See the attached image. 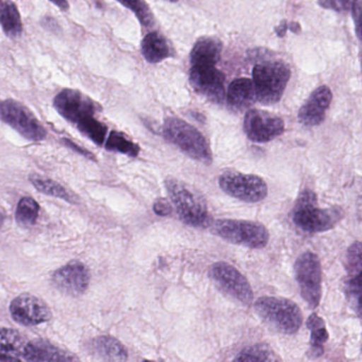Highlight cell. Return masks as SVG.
<instances>
[{
	"label": "cell",
	"mask_w": 362,
	"mask_h": 362,
	"mask_svg": "<svg viewBox=\"0 0 362 362\" xmlns=\"http://www.w3.org/2000/svg\"><path fill=\"white\" fill-rule=\"evenodd\" d=\"M317 3L324 9L334 10L337 12H346L351 10L354 0H317Z\"/></svg>",
	"instance_id": "32"
},
{
	"label": "cell",
	"mask_w": 362,
	"mask_h": 362,
	"mask_svg": "<svg viewBox=\"0 0 362 362\" xmlns=\"http://www.w3.org/2000/svg\"><path fill=\"white\" fill-rule=\"evenodd\" d=\"M209 275L223 293L245 305L253 303L254 292L247 277L232 264L217 262L211 264Z\"/></svg>",
	"instance_id": "10"
},
{
	"label": "cell",
	"mask_w": 362,
	"mask_h": 362,
	"mask_svg": "<svg viewBox=\"0 0 362 362\" xmlns=\"http://www.w3.org/2000/svg\"><path fill=\"white\" fill-rule=\"evenodd\" d=\"M243 129L250 141L262 144L281 136L285 131V124L273 114L253 109L245 114Z\"/></svg>",
	"instance_id": "12"
},
{
	"label": "cell",
	"mask_w": 362,
	"mask_h": 362,
	"mask_svg": "<svg viewBox=\"0 0 362 362\" xmlns=\"http://www.w3.org/2000/svg\"><path fill=\"white\" fill-rule=\"evenodd\" d=\"M222 43L216 37L198 40L190 52L192 66H216L221 58Z\"/></svg>",
	"instance_id": "19"
},
{
	"label": "cell",
	"mask_w": 362,
	"mask_h": 362,
	"mask_svg": "<svg viewBox=\"0 0 362 362\" xmlns=\"http://www.w3.org/2000/svg\"><path fill=\"white\" fill-rule=\"evenodd\" d=\"M235 361H277L279 359L270 346L266 344H255L245 347L236 357Z\"/></svg>",
	"instance_id": "29"
},
{
	"label": "cell",
	"mask_w": 362,
	"mask_h": 362,
	"mask_svg": "<svg viewBox=\"0 0 362 362\" xmlns=\"http://www.w3.org/2000/svg\"><path fill=\"white\" fill-rule=\"evenodd\" d=\"M219 186L228 196L243 202H260L268 196V185L256 175L226 171L220 175Z\"/></svg>",
	"instance_id": "9"
},
{
	"label": "cell",
	"mask_w": 362,
	"mask_h": 362,
	"mask_svg": "<svg viewBox=\"0 0 362 362\" xmlns=\"http://www.w3.org/2000/svg\"><path fill=\"white\" fill-rule=\"evenodd\" d=\"M105 148L109 151L119 152L130 158H136L139 154V147L128 139L124 133L112 131L105 141Z\"/></svg>",
	"instance_id": "26"
},
{
	"label": "cell",
	"mask_w": 362,
	"mask_h": 362,
	"mask_svg": "<svg viewBox=\"0 0 362 362\" xmlns=\"http://www.w3.org/2000/svg\"><path fill=\"white\" fill-rule=\"evenodd\" d=\"M54 107L63 118L74 124L96 116L101 111L99 103L80 90L71 88H65L54 97Z\"/></svg>",
	"instance_id": "11"
},
{
	"label": "cell",
	"mask_w": 362,
	"mask_h": 362,
	"mask_svg": "<svg viewBox=\"0 0 362 362\" xmlns=\"http://www.w3.org/2000/svg\"><path fill=\"white\" fill-rule=\"evenodd\" d=\"M190 84L200 96L221 105L226 100V76L215 66H192Z\"/></svg>",
	"instance_id": "13"
},
{
	"label": "cell",
	"mask_w": 362,
	"mask_h": 362,
	"mask_svg": "<svg viewBox=\"0 0 362 362\" xmlns=\"http://www.w3.org/2000/svg\"><path fill=\"white\" fill-rule=\"evenodd\" d=\"M93 349L100 359L109 361H126L128 351L117 339L110 336H101L94 340Z\"/></svg>",
	"instance_id": "22"
},
{
	"label": "cell",
	"mask_w": 362,
	"mask_h": 362,
	"mask_svg": "<svg viewBox=\"0 0 362 362\" xmlns=\"http://www.w3.org/2000/svg\"><path fill=\"white\" fill-rule=\"evenodd\" d=\"M62 143L64 144L66 147L71 148V149L74 150V151L78 152V153L83 156L84 158H90V160H96V156H95L92 152L88 151V150L84 149V148L80 147V146H78L77 144L74 143V141H71V139H63Z\"/></svg>",
	"instance_id": "34"
},
{
	"label": "cell",
	"mask_w": 362,
	"mask_h": 362,
	"mask_svg": "<svg viewBox=\"0 0 362 362\" xmlns=\"http://www.w3.org/2000/svg\"><path fill=\"white\" fill-rule=\"evenodd\" d=\"M290 76L289 67L281 61H266L256 64L253 69L256 100L264 105L279 103L285 93Z\"/></svg>",
	"instance_id": "5"
},
{
	"label": "cell",
	"mask_w": 362,
	"mask_h": 362,
	"mask_svg": "<svg viewBox=\"0 0 362 362\" xmlns=\"http://www.w3.org/2000/svg\"><path fill=\"white\" fill-rule=\"evenodd\" d=\"M78 130L90 139L93 143L98 146L105 145V139L107 137V127L103 122H99L96 116L86 118L78 122Z\"/></svg>",
	"instance_id": "28"
},
{
	"label": "cell",
	"mask_w": 362,
	"mask_h": 362,
	"mask_svg": "<svg viewBox=\"0 0 362 362\" xmlns=\"http://www.w3.org/2000/svg\"><path fill=\"white\" fill-rule=\"evenodd\" d=\"M40 209L41 207L37 200L31 197H24L21 199L18 207H16V222L20 226H26V228L35 226L37 217H39Z\"/></svg>",
	"instance_id": "27"
},
{
	"label": "cell",
	"mask_w": 362,
	"mask_h": 362,
	"mask_svg": "<svg viewBox=\"0 0 362 362\" xmlns=\"http://www.w3.org/2000/svg\"><path fill=\"white\" fill-rule=\"evenodd\" d=\"M0 120L18 131L28 141H41L47 136V131L35 114L14 99L0 103Z\"/></svg>",
	"instance_id": "8"
},
{
	"label": "cell",
	"mask_w": 362,
	"mask_h": 362,
	"mask_svg": "<svg viewBox=\"0 0 362 362\" xmlns=\"http://www.w3.org/2000/svg\"><path fill=\"white\" fill-rule=\"evenodd\" d=\"M4 223V217L3 215H1V213H0V228H1V226H3Z\"/></svg>",
	"instance_id": "38"
},
{
	"label": "cell",
	"mask_w": 362,
	"mask_h": 362,
	"mask_svg": "<svg viewBox=\"0 0 362 362\" xmlns=\"http://www.w3.org/2000/svg\"><path fill=\"white\" fill-rule=\"evenodd\" d=\"M25 361H75L77 357L59 349L49 341L35 339L27 343L24 355Z\"/></svg>",
	"instance_id": "17"
},
{
	"label": "cell",
	"mask_w": 362,
	"mask_h": 362,
	"mask_svg": "<svg viewBox=\"0 0 362 362\" xmlns=\"http://www.w3.org/2000/svg\"><path fill=\"white\" fill-rule=\"evenodd\" d=\"M141 54L149 63L162 62L173 56L167 40L158 33H150L141 42Z\"/></svg>",
	"instance_id": "21"
},
{
	"label": "cell",
	"mask_w": 362,
	"mask_h": 362,
	"mask_svg": "<svg viewBox=\"0 0 362 362\" xmlns=\"http://www.w3.org/2000/svg\"><path fill=\"white\" fill-rule=\"evenodd\" d=\"M332 100V90L326 86H320L309 96L298 111V122L306 127H315L325 119L326 111Z\"/></svg>",
	"instance_id": "16"
},
{
	"label": "cell",
	"mask_w": 362,
	"mask_h": 362,
	"mask_svg": "<svg viewBox=\"0 0 362 362\" xmlns=\"http://www.w3.org/2000/svg\"><path fill=\"white\" fill-rule=\"evenodd\" d=\"M169 198L175 205L180 219L192 228L211 226V217L204 200L179 180L169 177L165 182Z\"/></svg>",
	"instance_id": "4"
},
{
	"label": "cell",
	"mask_w": 362,
	"mask_h": 362,
	"mask_svg": "<svg viewBox=\"0 0 362 362\" xmlns=\"http://www.w3.org/2000/svg\"><path fill=\"white\" fill-rule=\"evenodd\" d=\"M340 209H321L317 205V194L310 189L300 192L292 209L293 223L308 234L332 230L342 219Z\"/></svg>",
	"instance_id": "1"
},
{
	"label": "cell",
	"mask_w": 362,
	"mask_h": 362,
	"mask_svg": "<svg viewBox=\"0 0 362 362\" xmlns=\"http://www.w3.org/2000/svg\"><path fill=\"white\" fill-rule=\"evenodd\" d=\"M168 1H170V3H177L179 0H168Z\"/></svg>",
	"instance_id": "39"
},
{
	"label": "cell",
	"mask_w": 362,
	"mask_h": 362,
	"mask_svg": "<svg viewBox=\"0 0 362 362\" xmlns=\"http://www.w3.org/2000/svg\"><path fill=\"white\" fill-rule=\"evenodd\" d=\"M307 327L310 332V349H309V358H317L323 355L324 344L328 340V332L326 329L325 322L317 313H311L306 322Z\"/></svg>",
	"instance_id": "23"
},
{
	"label": "cell",
	"mask_w": 362,
	"mask_h": 362,
	"mask_svg": "<svg viewBox=\"0 0 362 362\" xmlns=\"http://www.w3.org/2000/svg\"><path fill=\"white\" fill-rule=\"evenodd\" d=\"M26 339L12 328L0 327V361L24 360Z\"/></svg>",
	"instance_id": "18"
},
{
	"label": "cell",
	"mask_w": 362,
	"mask_h": 362,
	"mask_svg": "<svg viewBox=\"0 0 362 362\" xmlns=\"http://www.w3.org/2000/svg\"><path fill=\"white\" fill-rule=\"evenodd\" d=\"M153 209L154 211H156V215L165 217V216L170 215L171 209H171L170 204H169L166 200L160 199V200L156 201V204H154Z\"/></svg>",
	"instance_id": "35"
},
{
	"label": "cell",
	"mask_w": 362,
	"mask_h": 362,
	"mask_svg": "<svg viewBox=\"0 0 362 362\" xmlns=\"http://www.w3.org/2000/svg\"><path fill=\"white\" fill-rule=\"evenodd\" d=\"M351 11H353L354 22L356 24V33H357L358 39L361 40V0H354L353 6H351Z\"/></svg>",
	"instance_id": "33"
},
{
	"label": "cell",
	"mask_w": 362,
	"mask_h": 362,
	"mask_svg": "<svg viewBox=\"0 0 362 362\" xmlns=\"http://www.w3.org/2000/svg\"><path fill=\"white\" fill-rule=\"evenodd\" d=\"M3 0H0V7H1V5H3Z\"/></svg>",
	"instance_id": "40"
},
{
	"label": "cell",
	"mask_w": 362,
	"mask_h": 362,
	"mask_svg": "<svg viewBox=\"0 0 362 362\" xmlns=\"http://www.w3.org/2000/svg\"><path fill=\"white\" fill-rule=\"evenodd\" d=\"M287 23H286V21H283V22L281 23V25H279V27H277L276 29H275V33H277V35L279 37H283L284 35H286V31H287Z\"/></svg>",
	"instance_id": "37"
},
{
	"label": "cell",
	"mask_w": 362,
	"mask_h": 362,
	"mask_svg": "<svg viewBox=\"0 0 362 362\" xmlns=\"http://www.w3.org/2000/svg\"><path fill=\"white\" fill-rule=\"evenodd\" d=\"M31 183L42 194H47V196L54 197V198L62 199L66 202L74 203L76 197L71 194L64 186L59 184L54 180L46 179V177H39V175H33L30 177Z\"/></svg>",
	"instance_id": "25"
},
{
	"label": "cell",
	"mask_w": 362,
	"mask_h": 362,
	"mask_svg": "<svg viewBox=\"0 0 362 362\" xmlns=\"http://www.w3.org/2000/svg\"><path fill=\"white\" fill-rule=\"evenodd\" d=\"M256 101L253 81L245 78L234 80L228 86L226 103L234 111H243Z\"/></svg>",
	"instance_id": "20"
},
{
	"label": "cell",
	"mask_w": 362,
	"mask_h": 362,
	"mask_svg": "<svg viewBox=\"0 0 362 362\" xmlns=\"http://www.w3.org/2000/svg\"><path fill=\"white\" fill-rule=\"evenodd\" d=\"M52 279L59 291L69 296H78L88 290L90 273L83 262L74 260L54 271Z\"/></svg>",
	"instance_id": "15"
},
{
	"label": "cell",
	"mask_w": 362,
	"mask_h": 362,
	"mask_svg": "<svg viewBox=\"0 0 362 362\" xmlns=\"http://www.w3.org/2000/svg\"><path fill=\"white\" fill-rule=\"evenodd\" d=\"M0 26L7 37H20L23 33V23L16 4L8 1L0 7Z\"/></svg>",
	"instance_id": "24"
},
{
	"label": "cell",
	"mask_w": 362,
	"mask_h": 362,
	"mask_svg": "<svg viewBox=\"0 0 362 362\" xmlns=\"http://www.w3.org/2000/svg\"><path fill=\"white\" fill-rule=\"evenodd\" d=\"M362 247L360 241H356L347 250V277L361 276Z\"/></svg>",
	"instance_id": "31"
},
{
	"label": "cell",
	"mask_w": 362,
	"mask_h": 362,
	"mask_svg": "<svg viewBox=\"0 0 362 362\" xmlns=\"http://www.w3.org/2000/svg\"><path fill=\"white\" fill-rule=\"evenodd\" d=\"M10 313L16 323L24 326L40 325L52 317L47 303L30 294H22L14 298L10 304Z\"/></svg>",
	"instance_id": "14"
},
{
	"label": "cell",
	"mask_w": 362,
	"mask_h": 362,
	"mask_svg": "<svg viewBox=\"0 0 362 362\" xmlns=\"http://www.w3.org/2000/svg\"><path fill=\"white\" fill-rule=\"evenodd\" d=\"M116 1L130 9L139 18V23L146 28H151L153 26L154 16L145 0H116Z\"/></svg>",
	"instance_id": "30"
},
{
	"label": "cell",
	"mask_w": 362,
	"mask_h": 362,
	"mask_svg": "<svg viewBox=\"0 0 362 362\" xmlns=\"http://www.w3.org/2000/svg\"><path fill=\"white\" fill-rule=\"evenodd\" d=\"M214 234L250 249H264L270 235L264 224L249 220L220 219L211 224Z\"/></svg>",
	"instance_id": "6"
},
{
	"label": "cell",
	"mask_w": 362,
	"mask_h": 362,
	"mask_svg": "<svg viewBox=\"0 0 362 362\" xmlns=\"http://www.w3.org/2000/svg\"><path fill=\"white\" fill-rule=\"evenodd\" d=\"M294 273L300 296L311 309L317 308L322 298V268L317 254H300L294 264Z\"/></svg>",
	"instance_id": "7"
},
{
	"label": "cell",
	"mask_w": 362,
	"mask_h": 362,
	"mask_svg": "<svg viewBox=\"0 0 362 362\" xmlns=\"http://www.w3.org/2000/svg\"><path fill=\"white\" fill-rule=\"evenodd\" d=\"M254 310L267 325L281 334H294L303 324L300 307L288 298L262 296L254 303Z\"/></svg>",
	"instance_id": "2"
},
{
	"label": "cell",
	"mask_w": 362,
	"mask_h": 362,
	"mask_svg": "<svg viewBox=\"0 0 362 362\" xmlns=\"http://www.w3.org/2000/svg\"><path fill=\"white\" fill-rule=\"evenodd\" d=\"M50 1H52V4H54L57 7L62 9L63 11H67V10H69V5L66 0H50Z\"/></svg>",
	"instance_id": "36"
},
{
	"label": "cell",
	"mask_w": 362,
	"mask_h": 362,
	"mask_svg": "<svg viewBox=\"0 0 362 362\" xmlns=\"http://www.w3.org/2000/svg\"><path fill=\"white\" fill-rule=\"evenodd\" d=\"M162 133L169 143L177 146L192 160L205 165L213 163V153L209 141L200 131L188 122L177 117L166 118Z\"/></svg>",
	"instance_id": "3"
}]
</instances>
